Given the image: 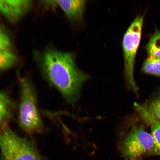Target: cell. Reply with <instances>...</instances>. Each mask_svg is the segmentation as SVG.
I'll return each instance as SVG.
<instances>
[{"label":"cell","mask_w":160,"mask_h":160,"mask_svg":"<svg viewBox=\"0 0 160 160\" xmlns=\"http://www.w3.org/2000/svg\"><path fill=\"white\" fill-rule=\"evenodd\" d=\"M122 155L128 160H138L147 155L153 154L155 143L152 136L143 125H133L122 142Z\"/></svg>","instance_id":"5"},{"label":"cell","mask_w":160,"mask_h":160,"mask_svg":"<svg viewBox=\"0 0 160 160\" xmlns=\"http://www.w3.org/2000/svg\"><path fill=\"white\" fill-rule=\"evenodd\" d=\"M144 15L138 16L124 35L122 47L125 76L128 87L137 94L138 88L134 78L135 58L141 41Z\"/></svg>","instance_id":"4"},{"label":"cell","mask_w":160,"mask_h":160,"mask_svg":"<svg viewBox=\"0 0 160 160\" xmlns=\"http://www.w3.org/2000/svg\"><path fill=\"white\" fill-rule=\"evenodd\" d=\"M134 106L142 118L151 125V134L155 143L153 155H160V120L150 115L144 106L137 103H135Z\"/></svg>","instance_id":"8"},{"label":"cell","mask_w":160,"mask_h":160,"mask_svg":"<svg viewBox=\"0 0 160 160\" xmlns=\"http://www.w3.org/2000/svg\"><path fill=\"white\" fill-rule=\"evenodd\" d=\"M41 66L45 78L58 90L66 102L75 103L82 86L90 76L78 67L74 54L50 48L42 54Z\"/></svg>","instance_id":"1"},{"label":"cell","mask_w":160,"mask_h":160,"mask_svg":"<svg viewBox=\"0 0 160 160\" xmlns=\"http://www.w3.org/2000/svg\"><path fill=\"white\" fill-rule=\"evenodd\" d=\"M32 5L30 0H0V13L9 21L15 22L28 11Z\"/></svg>","instance_id":"6"},{"label":"cell","mask_w":160,"mask_h":160,"mask_svg":"<svg viewBox=\"0 0 160 160\" xmlns=\"http://www.w3.org/2000/svg\"><path fill=\"white\" fill-rule=\"evenodd\" d=\"M149 57L160 58V31L155 30L145 46Z\"/></svg>","instance_id":"9"},{"label":"cell","mask_w":160,"mask_h":160,"mask_svg":"<svg viewBox=\"0 0 160 160\" xmlns=\"http://www.w3.org/2000/svg\"><path fill=\"white\" fill-rule=\"evenodd\" d=\"M87 1H56L57 4L62 10L66 17L72 22L81 21L84 13Z\"/></svg>","instance_id":"7"},{"label":"cell","mask_w":160,"mask_h":160,"mask_svg":"<svg viewBox=\"0 0 160 160\" xmlns=\"http://www.w3.org/2000/svg\"><path fill=\"white\" fill-rule=\"evenodd\" d=\"M141 70L144 73L160 78V58L148 57L144 62Z\"/></svg>","instance_id":"10"},{"label":"cell","mask_w":160,"mask_h":160,"mask_svg":"<svg viewBox=\"0 0 160 160\" xmlns=\"http://www.w3.org/2000/svg\"><path fill=\"white\" fill-rule=\"evenodd\" d=\"M11 48L9 38L0 27V50H10Z\"/></svg>","instance_id":"13"},{"label":"cell","mask_w":160,"mask_h":160,"mask_svg":"<svg viewBox=\"0 0 160 160\" xmlns=\"http://www.w3.org/2000/svg\"><path fill=\"white\" fill-rule=\"evenodd\" d=\"M144 106L150 115L160 120V90L152 97L148 105Z\"/></svg>","instance_id":"11"},{"label":"cell","mask_w":160,"mask_h":160,"mask_svg":"<svg viewBox=\"0 0 160 160\" xmlns=\"http://www.w3.org/2000/svg\"><path fill=\"white\" fill-rule=\"evenodd\" d=\"M19 80L21 90L19 125L28 134L42 132L44 131V127L38 111L34 90L25 78L19 77Z\"/></svg>","instance_id":"2"},{"label":"cell","mask_w":160,"mask_h":160,"mask_svg":"<svg viewBox=\"0 0 160 160\" xmlns=\"http://www.w3.org/2000/svg\"><path fill=\"white\" fill-rule=\"evenodd\" d=\"M16 57L10 50H0V70L9 68L15 63Z\"/></svg>","instance_id":"12"},{"label":"cell","mask_w":160,"mask_h":160,"mask_svg":"<svg viewBox=\"0 0 160 160\" xmlns=\"http://www.w3.org/2000/svg\"><path fill=\"white\" fill-rule=\"evenodd\" d=\"M0 149L3 160H41L33 143L19 137L9 125L0 126Z\"/></svg>","instance_id":"3"}]
</instances>
